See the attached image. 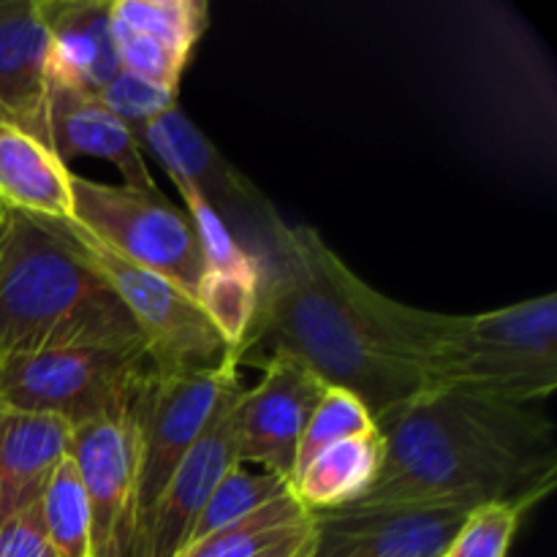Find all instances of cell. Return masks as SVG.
I'll return each mask as SVG.
<instances>
[{"label":"cell","mask_w":557,"mask_h":557,"mask_svg":"<svg viewBox=\"0 0 557 557\" xmlns=\"http://www.w3.org/2000/svg\"><path fill=\"white\" fill-rule=\"evenodd\" d=\"M368 308L417 370L424 389L533 403L557 389V294L522 299L476 315L403 305L368 286Z\"/></svg>","instance_id":"3957f363"},{"label":"cell","mask_w":557,"mask_h":557,"mask_svg":"<svg viewBox=\"0 0 557 557\" xmlns=\"http://www.w3.org/2000/svg\"><path fill=\"white\" fill-rule=\"evenodd\" d=\"M49 38V76L101 92L120 74L112 0H38Z\"/></svg>","instance_id":"2e32d148"},{"label":"cell","mask_w":557,"mask_h":557,"mask_svg":"<svg viewBox=\"0 0 557 557\" xmlns=\"http://www.w3.org/2000/svg\"><path fill=\"white\" fill-rule=\"evenodd\" d=\"M71 449V428L54 417L0 408V525L41 500Z\"/></svg>","instance_id":"e0dca14e"},{"label":"cell","mask_w":557,"mask_h":557,"mask_svg":"<svg viewBox=\"0 0 557 557\" xmlns=\"http://www.w3.org/2000/svg\"><path fill=\"white\" fill-rule=\"evenodd\" d=\"M259 281L261 277L237 275V272H205L196 288V302L218 335L234 348V354L253 324L259 308Z\"/></svg>","instance_id":"d4e9b609"},{"label":"cell","mask_w":557,"mask_h":557,"mask_svg":"<svg viewBox=\"0 0 557 557\" xmlns=\"http://www.w3.org/2000/svg\"><path fill=\"white\" fill-rule=\"evenodd\" d=\"M74 223L141 270L169 277L194 294L205 277V256L188 215L161 194L109 185L71 174Z\"/></svg>","instance_id":"52a82bcc"},{"label":"cell","mask_w":557,"mask_h":557,"mask_svg":"<svg viewBox=\"0 0 557 557\" xmlns=\"http://www.w3.org/2000/svg\"><path fill=\"white\" fill-rule=\"evenodd\" d=\"M310 533V511L286 493L256 515L188 544L177 557H275Z\"/></svg>","instance_id":"ffe728a7"},{"label":"cell","mask_w":557,"mask_h":557,"mask_svg":"<svg viewBox=\"0 0 557 557\" xmlns=\"http://www.w3.org/2000/svg\"><path fill=\"white\" fill-rule=\"evenodd\" d=\"M259 364V384L237 397L239 462L292 484L299 438L330 386L286 351L270 354Z\"/></svg>","instance_id":"30bf717a"},{"label":"cell","mask_w":557,"mask_h":557,"mask_svg":"<svg viewBox=\"0 0 557 557\" xmlns=\"http://www.w3.org/2000/svg\"><path fill=\"white\" fill-rule=\"evenodd\" d=\"M0 557H58L44 528L41 506H30L0 525Z\"/></svg>","instance_id":"f546056e"},{"label":"cell","mask_w":557,"mask_h":557,"mask_svg":"<svg viewBox=\"0 0 557 557\" xmlns=\"http://www.w3.org/2000/svg\"><path fill=\"white\" fill-rule=\"evenodd\" d=\"M41 520L58 557H92L90 504L74 457L65 455L44 487Z\"/></svg>","instance_id":"44dd1931"},{"label":"cell","mask_w":557,"mask_h":557,"mask_svg":"<svg viewBox=\"0 0 557 557\" xmlns=\"http://www.w3.org/2000/svg\"><path fill=\"white\" fill-rule=\"evenodd\" d=\"M384 462L379 430L341 441L321 451L292 482V493L310 515L335 511L362 500L373 490Z\"/></svg>","instance_id":"d6986e66"},{"label":"cell","mask_w":557,"mask_h":557,"mask_svg":"<svg viewBox=\"0 0 557 557\" xmlns=\"http://www.w3.org/2000/svg\"><path fill=\"white\" fill-rule=\"evenodd\" d=\"M63 348L145 351L128 310L54 221H0V362Z\"/></svg>","instance_id":"277c9868"},{"label":"cell","mask_w":557,"mask_h":557,"mask_svg":"<svg viewBox=\"0 0 557 557\" xmlns=\"http://www.w3.org/2000/svg\"><path fill=\"white\" fill-rule=\"evenodd\" d=\"M47 87L49 38L38 0H0V123L47 145Z\"/></svg>","instance_id":"9a60e30c"},{"label":"cell","mask_w":557,"mask_h":557,"mask_svg":"<svg viewBox=\"0 0 557 557\" xmlns=\"http://www.w3.org/2000/svg\"><path fill=\"white\" fill-rule=\"evenodd\" d=\"M47 145L60 161L74 156L98 158L123 174V185L161 194L134 131L101 101L98 92L52 76L47 87Z\"/></svg>","instance_id":"5bb4252c"},{"label":"cell","mask_w":557,"mask_h":557,"mask_svg":"<svg viewBox=\"0 0 557 557\" xmlns=\"http://www.w3.org/2000/svg\"><path fill=\"white\" fill-rule=\"evenodd\" d=\"M237 359L212 373H158L152 370L136 406L139 430V504L136 536L156 509L169 479L237 381ZM136 547V542H134Z\"/></svg>","instance_id":"ba28073f"},{"label":"cell","mask_w":557,"mask_h":557,"mask_svg":"<svg viewBox=\"0 0 557 557\" xmlns=\"http://www.w3.org/2000/svg\"><path fill=\"white\" fill-rule=\"evenodd\" d=\"M69 455L79 468L90 504L92 557H134L139 504L136 408L71 430Z\"/></svg>","instance_id":"9c48e42d"},{"label":"cell","mask_w":557,"mask_h":557,"mask_svg":"<svg viewBox=\"0 0 557 557\" xmlns=\"http://www.w3.org/2000/svg\"><path fill=\"white\" fill-rule=\"evenodd\" d=\"M468 506L354 504L315 511L308 557H441Z\"/></svg>","instance_id":"8fae6325"},{"label":"cell","mask_w":557,"mask_h":557,"mask_svg":"<svg viewBox=\"0 0 557 557\" xmlns=\"http://www.w3.org/2000/svg\"><path fill=\"white\" fill-rule=\"evenodd\" d=\"M139 141L156 152L169 177L188 180L210 201L223 223L237 215V221L248 223L261 239L275 207L223 158V152L201 134L199 125L183 114V109L172 107L152 120L141 131Z\"/></svg>","instance_id":"4fadbf2b"},{"label":"cell","mask_w":557,"mask_h":557,"mask_svg":"<svg viewBox=\"0 0 557 557\" xmlns=\"http://www.w3.org/2000/svg\"><path fill=\"white\" fill-rule=\"evenodd\" d=\"M525 511L511 504H484L471 509L441 557H506Z\"/></svg>","instance_id":"4316f807"},{"label":"cell","mask_w":557,"mask_h":557,"mask_svg":"<svg viewBox=\"0 0 557 557\" xmlns=\"http://www.w3.org/2000/svg\"><path fill=\"white\" fill-rule=\"evenodd\" d=\"M286 493H292V484L286 479H277L264 471H253V468L239 462L212 490L210 500H207L199 520H196L188 544L199 542V539L210 536V533L221 531V528H228L234 522L245 520V517L256 515V511L264 509L267 504H272V500H277Z\"/></svg>","instance_id":"7402d4cb"},{"label":"cell","mask_w":557,"mask_h":557,"mask_svg":"<svg viewBox=\"0 0 557 557\" xmlns=\"http://www.w3.org/2000/svg\"><path fill=\"white\" fill-rule=\"evenodd\" d=\"M58 228L117 294L158 373H212L237 359L194 294L158 272L125 261L74 221L58 223Z\"/></svg>","instance_id":"8992f818"},{"label":"cell","mask_w":557,"mask_h":557,"mask_svg":"<svg viewBox=\"0 0 557 557\" xmlns=\"http://www.w3.org/2000/svg\"><path fill=\"white\" fill-rule=\"evenodd\" d=\"M114 47H117L120 69L166 90H180L190 52L156 36L125 30V27H114Z\"/></svg>","instance_id":"83f0119b"},{"label":"cell","mask_w":557,"mask_h":557,"mask_svg":"<svg viewBox=\"0 0 557 557\" xmlns=\"http://www.w3.org/2000/svg\"><path fill=\"white\" fill-rule=\"evenodd\" d=\"M239 384L223 395L196 444L169 479L156 509L136 536L134 557H177L194 533L201 509L223 476L239 466L237 397Z\"/></svg>","instance_id":"7c38bea8"},{"label":"cell","mask_w":557,"mask_h":557,"mask_svg":"<svg viewBox=\"0 0 557 557\" xmlns=\"http://www.w3.org/2000/svg\"><path fill=\"white\" fill-rule=\"evenodd\" d=\"M375 430L384 462L357 504H511L528 515L555 490V428L533 403L435 386L375 417Z\"/></svg>","instance_id":"6da1fadb"},{"label":"cell","mask_w":557,"mask_h":557,"mask_svg":"<svg viewBox=\"0 0 557 557\" xmlns=\"http://www.w3.org/2000/svg\"><path fill=\"white\" fill-rule=\"evenodd\" d=\"M101 101L128 125L136 134V139L141 136V131L152 123L156 117H161L163 112H169L172 107H177V90H166V87H158L152 82H145L141 76L128 74V71L120 69V74L103 87Z\"/></svg>","instance_id":"f1b7e54d"},{"label":"cell","mask_w":557,"mask_h":557,"mask_svg":"<svg viewBox=\"0 0 557 557\" xmlns=\"http://www.w3.org/2000/svg\"><path fill=\"white\" fill-rule=\"evenodd\" d=\"M145 351L63 348L0 362V408L41 413L71 430L134 411L152 375Z\"/></svg>","instance_id":"5b68a950"},{"label":"cell","mask_w":557,"mask_h":557,"mask_svg":"<svg viewBox=\"0 0 557 557\" xmlns=\"http://www.w3.org/2000/svg\"><path fill=\"white\" fill-rule=\"evenodd\" d=\"M172 183L177 185L185 207H188V221L194 226L196 239H199L201 256H205V272H237V275L261 277L259 259L250 250H245L243 243L228 232V226L212 210L210 201L188 180L172 177Z\"/></svg>","instance_id":"484cf974"},{"label":"cell","mask_w":557,"mask_h":557,"mask_svg":"<svg viewBox=\"0 0 557 557\" xmlns=\"http://www.w3.org/2000/svg\"><path fill=\"white\" fill-rule=\"evenodd\" d=\"M375 430L373 413L368 411L359 397H354L346 389H330L324 392L321 403L315 406L313 417H310L308 428H305L302 438H299L297 455H294V471L292 482L330 446L341 444V441L354 438V435H364Z\"/></svg>","instance_id":"cb8c5ba5"},{"label":"cell","mask_w":557,"mask_h":557,"mask_svg":"<svg viewBox=\"0 0 557 557\" xmlns=\"http://www.w3.org/2000/svg\"><path fill=\"white\" fill-rule=\"evenodd\" d=\"M253 256L261 267L259 308L237 364L292 354L326 386L359 397L373 419L424 389L370 313V283L354 275L315 228L272 212Z\"/></svg>","instance_id":"7a4b0ae2"},{"label":"cell","mask_w":557,"mask_h":557,"mask_svg":"<svg viewBox=\"0 0 557 557\" xmlns=\"http://www.w3.org/2000/svg\"><path fill=\"white\" fill-rule=\"evenodd\" d=\"M0 221H3V205H0Z\"/></svg>","instance_id":"4dcf8cb0"},{"label":"cell","mask_w":557,"mask_h":557,"mask_svg":"<svg viewBox=\"0 0 557 557\" xmlns=\"http://www.w3.org/2000/svg\"><path fill=\"white\" fill-rule=\"evenodd\" d=\"M112 25L156 36L194 54L210 27L205 0H112Z\"/></svg>","instance_id":"603a6c76"},{"label":"cell","mask_w":557,"mask_h":557,"mask_svg":"<svg viewBox=\"0 0 557 557\" xmlns=\"http://www.w3.org/2000/svg\"><path fill=\"white\" fill-rule=\"evenodd\" d=\"M71 169L20 125L0 123V205L41 221H74Z\"/></svg>","instance_id":"ac0fdd59"}]
</instances>
